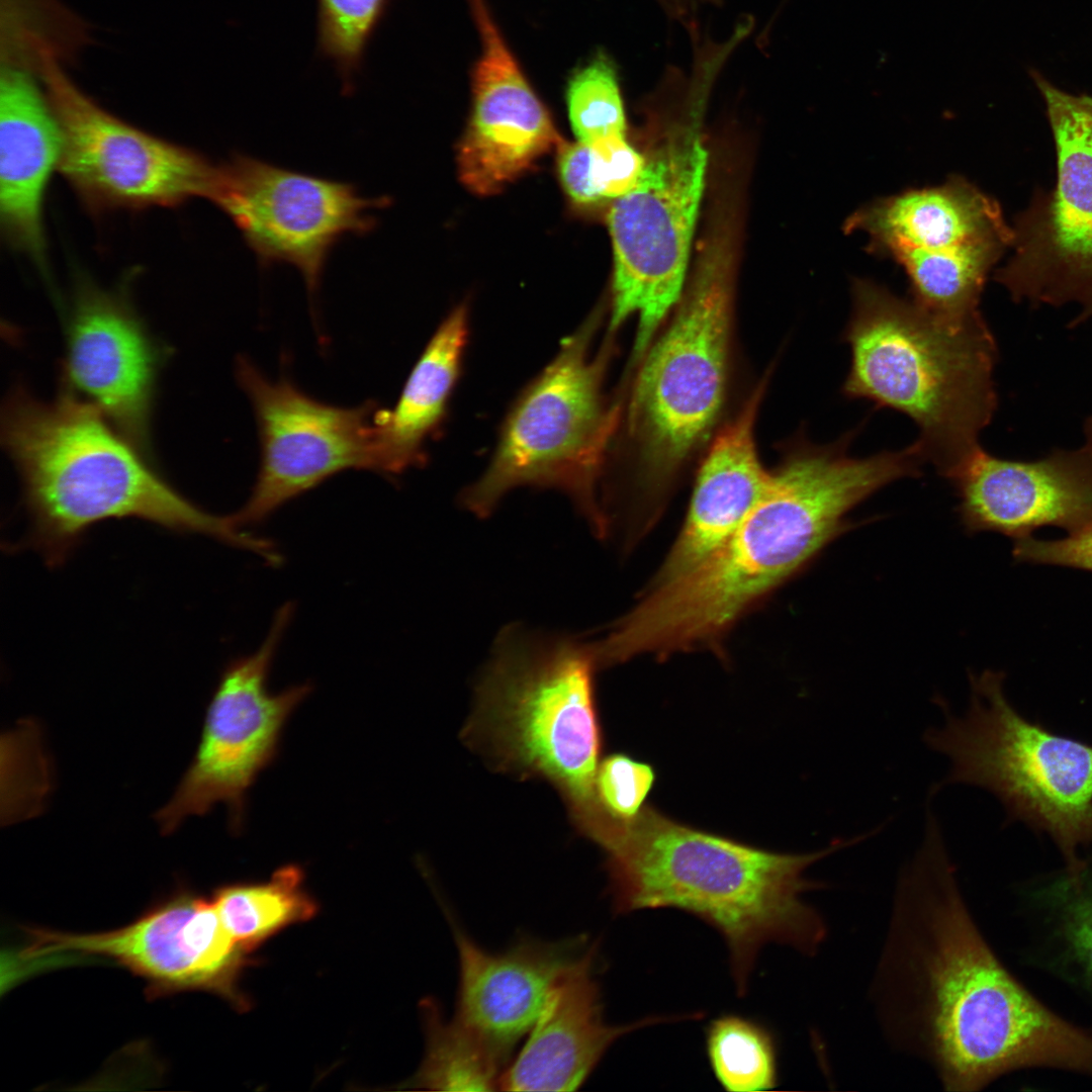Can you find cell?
I'll use <instances>...</instances> for the list:
<instances>
[{"mask_svg":"<svg viewBox=\"0 0 1092 1092\" xmlns=\"http://www.w3.org/2000/svg\"><path fill=\"white\" fill-rule=\"evenodd\" d=\"M871 996L889 1040L926 1061L947 1091L1023 1067L1092 1074V1036L1033 998L981 934L930 805L898 875Z\"/></svg>","mask_w":1092,"mask_h":1092,"instance_id":"6da1fadb","label":"cell"},{"mask_svg":"<svg viewBox=\"0 0 1092 1092\" xmlns=\"http://www.w3.org/2000/svg\"><path fill=\"white\" fill-rule=\"evenodd\" d=\"M854 431L792 454L736 531L684 575L657 585L600 642L618 663L644 652L689 650L720 636L755 600L850 528L846 515L910 471L900 450L847 453Z\"/></svg>","mask_w":1092,"mask_h":1092,"instance_id":"7a4b0ae2","label":"cell"},{"mask_svg":"<svg viewBox=\"0 0 1092 1092\" xmlns=\"http://www.w3.org/2000/svg\"><path fill=\"white\" fill-rule=\"evenodd\" d=\"M868 838L834 839L805 853H779L678 823L645 805L618 821L601 847L616 914L677 909L723 938L738 995L746 993L757 958L768 944L814 956L826 924L804 895L825 885L808 880L815 862Z\"/></svg>","mask_w":1092,"mask_h":1092,"instance_id":"3957f363","label":"cell"},{"mask_svg":"<svg viewBox=\"0 0 1092 1092\" xmlns=\"http://www.w3.org/2000/svg\"><path fill=\"white\" fill-rule=\"evenodd\" d=\"M1 441L23 488L26 543L50 565L109 519L204 534L251 552L262 547L233 515L210 514L183 496L96 406L67 388L49 402L13 388L2 406Z\"/></svg>","mask_w":1092,"mask_h":1092,"instance_id":"277c9868","label":"cell"},{"mask_svg":"<svg viewBox=\"0 0 1092 1092\" xmlns=\"http://www.w3.org/2000/svg\"><path fill=\"white\" fill-rule=\"evenodd\" d=\"M851 295L843 394L910 417L922 457L948 479L982 448L996 411L992 332L983 316L950 321L867 279L853 281Z\"/></svg>","mask_w":1092,"mask_h":1092,"instance_id":"5b68a950","label":"cell"},{"mask_svg":"<svg viewBox=\"0 0 1092 1092\" xmlns=\"http://www.w3.org/2000/svg\"><path fill=\"white\" fill-rule=\"evenodd\" d=\"M596 664L593 647L571 639L504 632L461 734L494 769L548 782L590 840L608 819L596 792Z\"/></svg>","mask_w":1092,"mask_h":1092,"instance_id":"8992f818","label":"cell"},{"mask_svg":"<svg viewBox=\"0 0 1092 1092\" xmlns=\"http://www.w3.org/2000/svg\"><path fill=\"white\" fill-rule=\"evenodd\" d=\"M965 712H953L937 696L942 723L929 727L924 743L949 761L947 785L978 787L993 794L1007 819L1051 836L1067 873L1085 860L1078 850L1092 843V745L1055 734L1022 717L1004 693V673H970Z\"/></svg>","mask_w":1092,"mask_h":1092,"instance_id":"52a82bcc","label":"cell"},{"mask_svg":"<svg viewBox=\"0 0 1092 1092\" xmlns=\"http://www.w3.org/2000/svg\"><path fill=\"white\" fill-rule=\"evenodd\" d=\"M601 318L600 310L587 316L515 398L486 469L461 494L469 512L486 517L516 487L555 488L603 532L596 487L622 413L603 391L613 334L590 353Z\"/></svg>","mask_w":1092,"mask_h":1092,"instance_id":"ba28073f","label":"cell"},{"mask_svg":"<svg viewBox=\"0 0 1092 1092\" xmlns=\"http://www.w3.org/2000/svg\"><path fill=\"white\" fill-rule=\"evenodd\" d=\"M731 327L730 259L717 243L631 389L624 422L647 482L668 480L708 439L726 395Z\"/></svg>","mask_w":1092,"mask_h":1092,"instance_id":"9c48e42d","label":"cell"},{"mask_svg":"<svg viewBox=\"0 0 1092 1092\" xmlns=\"http://www.w3.org/2000/svg\"><path fill=\"white\" fill-rule=\"evenodd\" d=\"M707 165L702 138L686 131L646 161L637 184L608 212L614 254L608 332L637 316L633 361L681 296Z\"/></svg>","mask_w":1092,"mask_h":1092,"instance_id":"30bf717a","label":"cell"},{"mask_svg":"<svg viewBox=\"0 0 1092 1092\" xmlns=\"http://www.w3.org/2000/svg\"><path fill=\"white\" fill-rule=\"evenodd\" d=\"M1028 74L1053 133L1057 177L1015 216L1013 254L994 278L1017 302L1076 304V327L1092 318V95L1065 91L1037 69Z\"/></svg>","mask_w":1092,"mask_h":1092,"instance_id":"8fae6325","label":"cell"},{"mask_svg":"<svg viewBox=\"0 0 1092 1092\" xmlns=\"http://www.w3.org/2000/svg\"><path fill=\"white\" fill-rule=\"evenodd\" d=\"M292 614L291 604L282 606L260 647L223 670L194 758L171 800L156 815L164 834L217 803L228 807L232 831L241 832L249 789L275 759L289 717L311 691L307 682L276 694L268 689L272 662Z\"/></svg>","mask_w":1092,"mask_h":1092,"instance_id":"7c38bea8","label":"cell"},{"mask_svg":"<svg viewBox=\"0 0 1092 1092\" xmlns=\"http://www.w3.org/2000/svg\"><path fill=\"white\" fill-rule=\"evenodd\" d=\"M46 59L38 72L61 135L59 169L91 208L175 206L208 197L216 166L95 103Z\"/></svg>","mask_w":1092,"mask_h":1092,"instance_id":"4fadbf2b","label":"cell"},{"mask_svg":"<svg viewBox=\"0 0 1092 1092\" xmlns=\"http://www.w3.org/2000/svg\"><path fill=\"white\" fill-rule=\"evenodd\" d=\"M234 222L261 266L285 263L303 277L310 300L333 248L377 225L384 197L347 182L280 167L244 154L216 166L208 197Z\"/></svg>","mask_w":1092,"mask_h":1092,"instance_id":"5bb4252c","label":"cell"},{"mask_svg":"<svg viewBox=\"0 0 1092 1092\" xmlns=\"http://www.w3.org/2000/svg\"><path fill=\"white\" fill-rule=\"evenodd\" d=\"M236 374L252 403L260 442L250 497L233 514L239 526L263 521L339 472L383 473L376 402L342 407L320 401L285 376L267 378L245 357L238 358Z\"/></svg>","mask_w":1092,"mask_h":1092,"instance_id":"9a60e30c","label":"cell"},{"mask_svg":"<svg viewBox=\"0 0 1092 1092\" xmlns=\"http://www.w3.org/2000/svg\"><path fill=\"white\" fill-rule=\"evenodd\" d=\"M26 932L17 957L29 966L61 954L103 957L145 979L154 995L205 990L236 1006L247 1004L237 980L248 952L226 931L212 900L190 891L175 893L118 929Z\"/></svg>","mask_w":1092,"mask_h":1092,"instance_id":"2e32d148","label":"cell"},{"mask_svg":"<svg viewBox=\"0 0 1092 1092\" xmlns=\"http://www.w3.org/2000/svg\"><path fill=\"white\" fill-rule=\"evenodd\" d=\"M480 39L470 73L471 108L457 153L461 182L492 195L562 142L485 0H469Z\"/></svg>","mask_w":1092,"mask_h":1092,"instance_id":"e0dca14e","label":"cell"},{"mask_svg":"<svg viewBox=\"0 0 1092 1092\" xmlns=\"http://www.w3.org/2000/svg\"><path fill=\"white\" fill-rule=\"evenodd\" d=\"M65 387L96 406L145 452L159 352L120 296L85 286L67 328Z\"/></svg>","mask_w":1092,"mask_h":1092,"instance_id":"ac0fdd59","label":"cell"},{"mask_svg":"<svg viewBox=\"0 0 1092 1092\" xmlns=\"http://www.w3.org/2000/svg\"><path fill=\"white\" fill-rule=\"evenodd\" d=\"M947 480L969 532L995 531L1015 541L1044 526L1069 534L1092 529V448L1086 444L1033 461L981 448Z\"/></svg>","mask_w":1092,"mask_h":1092,"instance_id":"d6986e66","label":"cell"},{"mask_svg":"<svg viewBox=\"0 0 1092 1092\" xmlns=\"http://www.w3.org/2000/svg\"><path fill=\"white\" fill-rule=\"evenodd\" d=\"M446 913L458 956L454 1016L508 1061L554 985L592 943L583 936L554 941L524 936L505 950L489 951Z\"/></svg>","mask_w":1092,"mask_h":1092,"instance_id":"ffe728a7","label":"cell"},{"mask_svg":"<svg viewBox=\"0 0 1092 1092\" xmlns=\"http://www.w3.org/2000/svg\"><path fill=\"white\" fill-rule=\"evenodd\" d=\"M597 959L598 945L592 943L554 985L522 1049L502 1073L498 1090H576L619 1038L672 1019L652 1016L628 1024L608 1023Z\"/></svg>","mask_w":1092,"mask_h":1092,"instance_id":"44dd1931","label":"cell"},{"mask_svg":"<svg viewBox=\"0 0 1092 1092\" xmlns=\"http://www.w3.org/2000/svg\"><path fill=\"white\" fill-rule=\"evenodd\" d=\"M34 76L1 67L0 218L9 243L41 263L43 196L52 172L59 168L61 135Z\"/></svg>","mask_w":1092,"mask_h":1092,"instance_id":"7402d4cb","label":"cell"},{"mask_svg":"<svg viewBox=\"0 0 1092 1092\" xmlns=\"http://www.w3.org/2000/svg\"><path fill=\"white\" fill-rule=\"evenodd\" d=\"M760 385L716 436L700 467L687 521L657 576V585L694 569L736 531L769 481L758 457L754 424Z\"/></svg>","mask_w":1092,"mask_h":1092,"instance_id":"603a6c76","label":"cell"},{"mask_svg":"<svg viewBox=\"0 0 1092 1092\" xmlns=\"http://www.w3.org/2000/svg\"><path fill=\"white\" fill-rule=\"evenodd\" d=\"M847 233L869 235L870 249L888 255L901 248L941 249L1005 239L1012 228L999 203L963 177L871 202L845 221Z\"/></svg>","mask_w":1092,"mask_h":1092,"instance_id":"cb8c5ba5","label":"cell"},{"mask_svg":"<svg viewBox=\"0 0 1092 1092\" xmlns=\"http://www.w3.org/2000/svg\"><path fill=\"white\" fill-rule=\"evenodd\" d=\"M469 328L470 307L463 301L431 337L394 407H380L383 474H399L427 461L425 446L444 423L461 374Z\"/></svg>","mask_w":1092,"mask_h":1092,"instance_id":"d4e9b609","label":"cell"},{"mask_svg":"<svg viewBox=\"0 0 1092 1092\" xmlns=\"http://www.w3.org/2000/svg\"><path fill=\"white\" fill-rule=\"evenodd\" d=\"M1011 241L990 239L941 249L901 248L891 251L905 270L912 300L924 309L954 322L979 318L987 277Z\"/></svg>","mask_w":1092,"mask_h":1092,"instance_id":"484cf974","label":"cell"},{"mask_svg":"<svg viewBox=\"0 0 1092 1092\" xmlns=\"http://www.w3.org/2000/svg\"><path fill=\"white\" fill-rule=\"evenodd\" d=\"M426 1051L417 1073L404 1089L429 1091H490L507 1061L482 1037L455 1016H444L436 1001L422 1002Z\"/></svg>","mask_w":1092,"mask_h":1092,"instance_id":"4316f807","label":"cell"},{"mask_svg":"<svg viewBox=\"0 0 1092 1092\" xmlns=\"http://www.w3.org/2000/svg\"><path fill=\"white\" fill-rule=\"evenodd\" d=\"M295 864L278 869L267 882L228 885L211 898L230 935L247 952L283 928L310 919L316 903Z\"/></svg>","mask_w":1092,"mask_h":1092,"instance_id":"83f0119b","label":"cell"},{"mask_svg":"<svg viewBox=\"0 0 1092 1092\" xmlns=\"http://www.w3.org/2000/svg\"><path fill=\"white\" fill-rule=\"evenodd\" d=\"M86 40L81 21L56 0H2V66L37 74L46 59L63 63Z\"/></svg>","mask_w":1092,"mask_h":1092,"instance_id":"f1b7e54d","label":"cell"},{"mask_svg":"<svg viewBox=\"0 0 1092 1092\" xmlns=\"http://www.w3.org/2000/svg\"><path fill=\"white\" fill-rule=\"evenodd\" d=\"M706 1050L719 1084L729 1092L767 1091L778 1085L774 1036L760 1023L734 1014L712 1020Z\"/></svg>","mask_w":1092,"mask_h":1092,"instance_id":"f546056e","label":"cell"},{"mask_svg":"<svg viewBox=\"0 0 1092 1092\" xmlns=\"http://www.w3.org/2000/svg\"><path fill=\"white\" fill-rule=\"evenodd\" d=\"M390 0H317V51L335 67L342 91L351 94L367 46Z\"/></svg>","mask_w":1092,"mask_h":1092,"instance_id":"4dcf8cb0","label":"cell"},{"mask_svg":"<svg viewBox=\"0 0 1092 1092\" xmlns=\"http://www.w3.org/2000/svg\"><path fill=\"white\" fill-rule=\"evenodd\" d=\"M569 120L577 141L590 142L625 133L626 116L617 66L605 51H597L570 75L566 86Z\"/></svg>","mask_w":1092,"mask_h":1092,"instance_id":"1f68e13d","label":"cell"},{"mask_svg":"<svg viewBox=\"0 0 1092 1092\" xmlns=\"http://www.w3.org/2000/svg\"><path fill=\"white\" fill-rule=\"evenodd\" d=\"M585 143L586 179L594 202L617 199L637 184L646 160L627 142L625 133L614 132Z\"/></svg>","mask_w":1092,"mask_h":1092,"instance_id":"d6a6232c","label":"cell"},{"mask_svg":"<svg viewBox=\"0 0 1092 1092\" xmlns=\"http://www.w3.org/2000/svg\"><path fill=\"white\" fill-rule=\"evenodd\" d=\"M655 779L653 768L643 762L614 753L600 761L596 792L601 807L612 819L626 821L643 807Z\"/></svg>","mask_w":1092,"mask_h":1092,"instance_id":"836d02e7","label":"cell"},{"mask_svg":"<svg viewBox=\"0 0 1092 1092\" xmlns=\"http://www.w3.org/2000/svg\"><path fill=\"white\" fill-rule=\"evenodd\" d=\"M1061 906L1065 936L1085 970L1092 976V864L1063 875L1049 889Z\"/></svg>","mask_w":1092,"mask_h":1092,"instance_id":"e575fe53","label":"cell"},{"mask_svg":"<svg viewBox=\"0 0 1092 1092\" xmlns=\"http://www.w3.org/2000/svg\"><path fill=\"white\" fill-rule=\"evenodd\" d=\"M1014 542L1013 556L1017 561L1092 571V529L1059 540L1027 536Z\"/></svg>","mask_w":1092,"mask_h":1092,"instance_id":"d590c367","label":"cell"},{"mask_svg":"<svg viewBox=\"0 0 1092 1092\" xmlns=\"http://www.w3.org/2000/svg\"><path fill=\"white\" fill-rule=\"evenodd\" d=\"M672 20L684 22L698 15L705 5H715L720 0H654Z\"/></svg>","mask_w":1092,"mask_h":1092,"instance_id":"8d00e7d4","label":"cell"}]
</instances>
